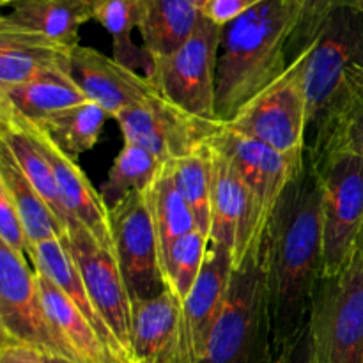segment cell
<instances>
[{
  "mask_svg": "<svg viewBox=\"0 0 363 363\" xmlns=\"http://www.w3.org/2000/svg\"><path fill=\"white\" fill-rule=\"evenodd\" d=\"M262 266L277 358L308 326L323 277V181L307 155L269 218Z\"/></svg>",
  "mask_w": 363,
  "mask_h": 363,
  "instance_id": "1",
  "label": "cell"
},
{
  "mask_svg": "<svg viewBox=\"0 0 363 363\" xmlns=\"http://www.w3.org/2000/svg\"><path fill=\"white\" fill-rule=\"evenodd\" d=\"M296 0H262L223 27L216 66V119L229 123L289 69L287 39Z\"/></svg>",
  "mask_w": 363,
  "mask_h": 363,
  "instance_id": "2",
  "label": "cell"
},
{
  "mask_svg": "<svg viewBox=\"0 0 363 363\" xmlns=\"http://www.w3.org/2000/svg\"><path fill=\"white\" fill-rule=\"evenodd\" d=\"M307 94L305 155L321 156L330 135L363 91V13L337 11L301 57Z\"/></svg>",
  "mask_w": 363,
  "mask_h": 363,
  "instance_id": "3",
  "label": "cell"
},
{
  "mask_svg": "<svg viewBox=\"0 0 363 363\" xmlns=\"http://www.w3.org/2000/svg\"><path fill=\"white\" fill-rule=\"evenodd\" d=\"M273 326L262 248L248 252L230 277L225 307L201 363H273Z\"/></svg>",
  "mask_w": 363,
  "mask_h": 363,
  "instance_id": "4",
  "label": "cell"
},
{
  "mask_svg": "<svg viewBox=\"0 0 363 363\" xmlns=\"http://www.w3.org/2000/svg\"><path fill=\"white\" fill-rule=\"evenodd\" d=\"M315 363H363V255L321 277L311 312Z\"/></svg>",
  "mask_w": 363,
  "mask_h": 363,
  "instance_id": "5",
  "label": "cell"
},
{
  "mask_svg": "<svg viewBox=\"0 0 363 363\" xmlns=\"http://www.w3.org/2000/svg\"><path fill=\"white\" fill-rule=\"evenodd\" d=\"M222 34L223 27L202 14L188 41L170 55L151 59V69L145 73L163 98L199 119L218 121L216 66Z\"/></svg>",
  "mask_w": 363,
  "mask_h": 363,
  "instance_id": "6",
  "label": "cell"
},
{
  "mask_svg": "<svg viewBox=\"0 0 363 363\" xmlns=\"http://www.w3.org/2000/svg\"><path fill=\"white\" fill-rule=\"evenodd\" d=\"M0 326L2 342L28 347L43 357L66 358L69 351L43 303L38 273L27 262V255L0 243ZM74 363V362H73Z\"/></svg>",
  "mask_w": 363,
  "mask_h": 363,
  "instance_id": "7",
  "label": "cell"
},
{
  "mask_svg": "<svg viewBox=\"0 0 363 363\" xmlns=\"http://www.w3.org/2000/svg\"><path fill=\"white\" fill-rule=\"evenodd\" d=\"M323 181V277L342 272L363 227V158L337 155L318 170Z\"/></svg>",
  "mask_w": 363,
  "mask_h": 363,
  "instance_id": "8",
  "label": "cell"
},
{
  "mask_svg": "<svg viewBox=\"0 0 363 363\" xmlns=\"http://www.w3.org/2000/svg\"><path fill=\"white\" fill-rule=\"evenodd\" d=\"M225 124L282 155L305 152L307 94L303 62H294L282 78L248 101Z\"/></svg>",
  "mask_w": 363,
  "mask_h": 363,
  "instance_id": "9",
  "label": "cell"
},
{
  "mask_svg": "<svg viewBox=\"0 0 363 363\" xmlns=\"http://www.w3.org/2000/svg\"><path fill=\"white\" fill-rule=\"evenodd\" d=\"M113 255L131 301L151 300L167 289L160 243L144 191L128 195L110 208Z\"/></svg>",
  "mask_w": 363,
  "mask_h": 363,
  "instance_id": "10",
  "label": "cell"
},
{
  "mask_svg": "<svg viewBox=\"0 0 363 363\" xmlns=\"http://www.w3.org/2000/svg\"><path fill=\"white\" fill-rule=\"evenodd\" d=\"M116 121L124 142L140 145L163 163L184 158L209 144L222 124L184 112L160 92L121 112Z\"/></svg>",
  "mask_w": 363,
  "mask_h": 363,
  "instance_id": "11",
  "label": "cell"
},
{
  "mask_svg": "<svg viewBox=\"0 0 363 363\" xmlns=\"http://www.w3.org/2000/svg\"><path fill=\"white\" fill-rule=\"evenodd\" d=\"M60 241L77 264L85 289L103 321L116 337L128 360L135 363L131 354L133 301L113 252L101 247L98 240L82 225L71 227Z\"/></svg>",
  "mask_w": 363,
  "mask_h": 363,
  "instance_id": "12",
  "label": "cell"
},
{
  "mask_svg": "<svg viewBox=\"0 0 363 363\" xmlns=\"http://www.w3.org/2000/svg\"><path fill=\"white\" fill-rule=\"evenodd\" d=\"M209 145L213 151L222 155L245 181L257 206L262 236H266L275 206L294 174L300 170L305 152L282 155L262 142L238 133L225 123L220 124Z\"/></svg>",
  "mask_w": 363,
  "mask_h": 363,
  "instance_id": "13",
  "label": "cell"
},
{
  "mask_svg": "<svg viewBox=\"0 0 363 363\" xmlns=\"http://www.w3.org/2000/svg\"><path fill=\"white\" fill-rule=\"evenodd\" d=\"M211 215L209 243L225 247L233 254L234 268L248 252L262 248L264 236L254 197L234 167L216 151H213Z\"/></svg>",
  "mask_w": 363,
  "mask_h": 363,
  "instance_id": "14",
  "label": "cell"
},
{
  "mask_svg": "<svg viewBox=\"0 0 363 363\" xmlns=\"http://www.w3.org/2000/svg\"><path fill=\"white\" fill-rule=\"evenodd\" d=\"M131 354L135 363H199L184 305L169 287L133 301Z\"/></svg>",
  "mask_w": 363,
  "mask_h": 363,
  "instance_id": "15",
  "label": "cell"
},
{
  "mask_svg": "<svg viewBox=\"0 0 363 363\" xmlns=\"http://www.w3.org/2000/svg\"><path fill=\"white\" fill-rule=\"evenodd\" d=\"M0 112L13 116L21 124V128L27 131L32 142L38 145L43 156L48 160L53 176H55L57 186H59L60 197H62V202L71 218L78 225L87 229L101 247L113 252L112 229H110V208L105 204L99 190L92 186V183L85 176L84 170L80 169L77 160L60 151L55 142L32 121L23 119L18 113H14L13 110L2 108V106H0Z\"/></svg>",
  "mask_w": 363,
  "mask_h": 363,
  "instance_id": "16",
  "label": "cell"
},
{
  "mask_svg": "<svg viewBox=\"0 0 363 363\" xmlns=\"http://www.w3.org/2000/svg\"><path fill=\"white\" fill-rule=\"evenodd\" d=\"M66 73L89 101L105 108L113 119L130 106L158 94L145 74H138L91 46L78 45L71 50Z\"/></svg>",
  "mask_w": 363,
  "mask_h": 363,
  "instance_id": "17",
  "label": "cell"
},
{
  "mask_svg": "<svg viewBox=\"0 0 363 363\" xmlns=\"http://www.w3.org/2000/svg\"><path fill=\"white\" fill-rule=\"evenodd\" d=\"M0 27L35 35L64 50L80 45V27L94 20L91 0H14Z\"/></svg>",
  "mask_w": 363,
  "mask_h": 363,
  "instance_id": "18",
  "label": "cell"
},
{
  "mask_svg": "<svg viewBox=\"0 0 363 363\" xmlns=\"http://www.w3.org/2000/svg\"><path fill=\"white\" fill-rule=\"evenodd\" d=\"M233 272V254L222 245L209 243L201 275L183 303L199 363L204 358L209 337L225 307Z\"/></svg>",
  "mask_w": 363,
  "mask_h": 363,
  "instance_id": "19",
  "label": "cell"
},
{
  "mask_svg": "<svg viewBox=\"0 0 363 363\" xmlns=\"http://www.w3.org/2000/svg\"><path fill=\"white\" fill-rule=\"evenodd\" d=\"M28 261L32 262V268L35 269L41 275L48 277L71 301L78 307V311L84 314V318L91 323L92 328L96 330V333L99 335V339L103 340V344L106 346V350L112 353V357L116 358L117 363H131L128 360L126 354L123 353L121 346L117 344L116 337L112 335V332L108 330L106 323L103 321L101 314L98 312V308L92 303L91 296H89L87 289H85V284L82 280L80 272H78L77 264L73 262L71 255L67 254V250L64 248L62 241L60 240H52L45 241V243H39L30 247L28 250Z\"/></svg>",
  "mask_w": 363,
  "mask_h": 363,
  "instance_id": "20",
  "label": "cell"
},
{
  "mask_svg": "<svg viewBox=\"0 0 363 363\" xmlns=\"http://www.w3.org/2000/svg\"><path fill=\"white\" fill-rule=\"evenodd\" d=\"M202 18L195 0H138V30L151 59L176 52Z\"/></svg>",
  "mask_w": 363,
  "mask_h": 363,
  "instance_id": "21",
  "label": "cell"
},
{
  "mask_svg": "<svg viewBox=\"0 0 363 363\" xmlns=\"http://www.w3.org/2000/svg\"><path fill=\"white\" fill-rule=\"evenodd\" d=\"M38 273V272H35ZM39 293L46 312L59 333L60 340L69 351L74 363H117L103 340L84 318L77 305L48 279L38 273Z\"/></svg>",
  "mask_w": 363,
  "mask_h": 363,
  "instance_id": "22",
  "label": "cell"
},
{
  "mask_svg": "<svg viewBox=\"0 0 363 363\" xmlns=\"http://www.w3.org/2000/svg\"><path fill=\"white\" fill-rule=\"evenodd\" d=\"M89 101L66 67H53L16 87L0 91V106L27 121H41L57 112Z\"/></svg>",
  "mask_w": 363,
  "mask_h": 363,
  "instance_id": "23",
  "label": "cell"
},
{
  "mask_svg": "<svg viewBox=\"0 0 363 363\" xmlns=\"http://www.w3.org/2000/svg\"><path fill=\"white\" fill-rule=\"evenodd\" d=\"M69 52L35 35L0 27V91L25 84L53 67H66Z\"/></svg>",
  "mask_w": 363,
  "mask_h": 363,
  "instance_id": "24",
  "label": "cell"
},
{
  "mask_svg": "<svg viewBox=\"0 0 363 363\" xmlns=\"http://www.w3.org/2000/svg\"><path fill=\"white\" fill-rule=\"evenodd\" d=\"M0 126H2L0 144L6 145V147L9 149L11 155L16 160L18 167L21 169V172H23L25 177L30 181V184L35 188V191L41 195L43 201H45L46 204L50 206V209L55 213V216L62 222L66 230L78 225V223L71 218L69 213H67L66 206H64L59 186H57L55 176H53V170L52 167H50L48 160L43 156V152L39 151L38 145L32 142V138L28 137L27 131L21 128V124L18 123L13 116H9V113L6 112H0Z\"/></svg>",
  "mask_w": 363,
  "mask_h": 363,
  "instance_id": "25",
  "label": "cell"
},
{
  "mask_svg": "<svg viewBox=\"0 0 363 363\" xmlns=\"http://www.w3.org/2000/svg\"><path fill=\"white\" fill-rule=\"evenodd\" d=\"M0 183L7 188L16 204L30 247L66 236V227L25 177L6 145L0 149Z\"/></svg>",
  "mask_w": 363,
  "mask_h": 363,
  "instance_id": "26",
  "label": "cell"
},
{
  "mask_svg": "<svg viewBox=\"0 0 363 363\" xmlns=\"http://www.w3.org/2000/svg\"><path fill=\"white\" fill-rule=\"evenodd\" d=\"M144 194L149 209H151L156 234H158L160 257H162L163 268V257L170 250V247L184 234L197 229V225H195L190 206L186 204L179 191V186H177L172 162L163 165L162 172L158 174L155 183Z\"/></svg>",
  "mask_w": 363,
  "mask_h": 363,
  "instance_id": "27",
  "label": "cell"
},
{
  "mask_svg": "<svg viewBox=\"0 0 363 363\" xmlns=\"http://www.w3.org/2000/svg\"><path fill=\"white\" fill-rule=\"evenodd\" d=\"M108 119L110 116L105 108L85 101L32 123L38 124L60 151L77 160L82 152L91 151L98 144L103 126Z\"/></svg>",
  "mask_w": 363,
  "mask_h": 363,
  "instance_id": "28",
  "label": "cell"
},
{
  "mask_svg": "<svg viewBox=\"0 0 363 363\" xmlns=\"http://www.w3.org/2000/svg\"><path fill=\"white\" fill-rule=\"evenodd\" d=\"M165 163L155 155L131 142H124L116 162L110 167L108 177L99 188L103 201L108 208L116 206L128 195L151 188Z\"/></svg>",
  "mask_w": 363,
  "mask_h": 363,
  "instance_id": "29",
  "label": "cell"
},
{
  "mask_svg": "<svg viewBox=\"0 0 363 363\" xmlns=\"http://www.w3.org/2000/svg\"><path fill=\"white\" fill-rule=\"evenodd\" d=\"M177 186L194 213L195 225L209 240L213 199V149L206 144L184 158L174 160Z\"/></svg>",
  "mask_w": 363,
  "mask_h": 363,
  "instance_id": "30",
  "label": "cell"
},
{
  "mask_svg": "<svg viewBox=\"0 0 363 363\" xmlns=\"http://www.w3.org/2000/svg\"><path fill=\"white\" fill-rule=\"evenodd\" d=\"M94 20L112 38L117 62L133 71L142 67L144 74L151 69L149 53L131 39L133 30L138 28V0H99L94 7Z\"/></svg>",
  "mask_w": 363,
  "mask_h": 363,
  "instance_id": "31",
  "label": "cell"
},
{
  "mask_svg": "<svg viewBox=\"0 0 363 363\" xmlns=\"http://www.w3.org/2000/svg\"><path fill=\"white\" fill-rule=\"evenodd\" d=\"M209 240L201 230H191L176 241L163 257V275L169 289L184 303L197 282L208 254Z\"/></svg>",
  "mask_w": 363,
  "mask_h": 363,
  "instance_id": "32",
  "label": "cell"
},
{
  "mask_svg": "<svg viewBox=\"0 0 363 363\" xmlns=\"http://www.w3.org/2000/svg\"><path fill=\"white\" fill-rule=\"evenodd\" d=\"M360 0H296L294 21L287 39V60L289 66L301 59L315 39L325 30L326 23L337 11L344 7L358 9Z\"/></svg>",
  "mask_w": 363,
  "mask_h": 363,
  "instance_id": "33",
  "label": "cell"
},
{
  "mask_svg": "<svg viewBox=\"0 0 363 363\" xmlns=\"http://www.w3.org/2000/svg\"><path fill=\"white\" fill-rule=\"evenodd\" d=\"M337 155H357L363 158V91L339 121L321 156L312 162V165L315 167V170H319L330 158Z\"/></svg>",
  "mask_w": 363,
  "mask_h": 363,
  "instance_id": "34",
  "label": "cell"
},
{
  "mask_svg": "<svg viewBox=\"0 0 363 363\" xmlns=\"http://www.w3.org/2000/svg\"><path fill=\"white\" fill-rule=\"evenodd\" d=\"M0 243L23 255H27L30 248L16 204L2 183H0Z\"/></svg>",
  "mask_w": 363,
  "mask_h": 363,
  "instance_id": "35",
  "label": "cell"
},
{
  "mask_svg": "<svg viewBox=\"0 0 363 363\" xmlns=\"http://www.w3.org/2000/svg\"><path fill=\"white\" fill-rule=\"evenodd\" d=\"M259 2L262 0H208L202 6V14L209 18L213 23L227 27L234 20L243 16L252 7L257 6Z\"/></svg>",
  "mask_w": 363,
  "mask_h": 363,
  "instance_id": "36",
  "label": "cell"
},
{
  "mask_svg": "<svg viewBox=\"0 0 363 363\" xmlns=\"http://www.w3.org/2000/svg\"><path fill=\"white\" fill-rule=\"evenodd\" d=\"M273 363H315L314 340H312L311 326L300 333L291 346H287Z\"/></svg>",
  "mask_w": 363,
  "mask_h": 363,
  "instance_id": "37",
  "label": "cell"
},
{
  "mask_svg": "<svg viewBox=\"0 0 363 363\" xmlns=\"http://www.w3.org/2000/svg\"><path fill=\"white\" fill-rule=\"evenodd\" d=\"M0 363H46L45 357L28 347L16 344H4L0 350Z\"/></svg>",
  "mask_w": 363,
  "mask_h": 363,
  "instance_id": "38",
  "label": "cell"
},
{
  "mask_svg": "<svg viewBox=\"0 0 363 363\" xmlns=\"http://www.w3.org/2000/svg\"><path fill=\"white\" fill-rule=\"evenodd\" d=\"M45 362L46 363H73L66 360V358H57V357H45Z\"/></svg>",
  "mask_w": 363,
  "mask_h": 363,
  "instance_id": "39",
  "label": "cell"
},
{
  "mask_svg": "<svg viewBox=\"0 0 363 363\" xmlns=\"http://www.w3.org/2000/svg\"><path fill=\"white\" fill-rule=\"evenodd\" d=\"M357 250H360V252H362V255H363V227H362V233H360V236H358Z\"/></svg>",
  "mask_w": 363,
  "mask_h": 363,
  "instance_id": "40",
  "label": "cell"
},
{
  "mask_svg": "<svg viewBox=\"0 0 363 363\" xmlns=\"http://www.w3.org/2000/svg\"><path fill=\"white\" fill-rule=\"evenodd\" d=\"M0 2H2V6H9V4H11V2H14V0H0ZM91 2L98 4L99 0H91Z\"/></svg>",
  "mask_w": 363,
  "mask_h": 363,
  "instance_id": "41",
  "label": "cell"
},
{
  "mask_svg": "<svg viewBox=\"0 0 363 363\" xmlns=\"http://www.w3.org/2000/svg\"><path fill=\"white\" fill-rule=\"evenodd\" d=\"M195 2H197V4H199V6H201V9H202V6H204V4H206V2H208V0H195Z\"/></svg>",
  "mask_w": 363,
  "mask_h": 363,
  "instance_id": "42",
  "label": "cell"
},
{
  "mask_svg": "<svg viewBox=\"0 0 363 363\" xmlns=\"http://www.w3.org/2000/svg\"><path fill=\"white\" fill-rule=\"evenodd\" d=\"M358 9H360L363 13V0H360V4H358Z\"/></svg>",
  "mask_w": 363,
  "mask_h": 363,
  "instance_id": "43",
  "label": "cell"
}]
</instances>
